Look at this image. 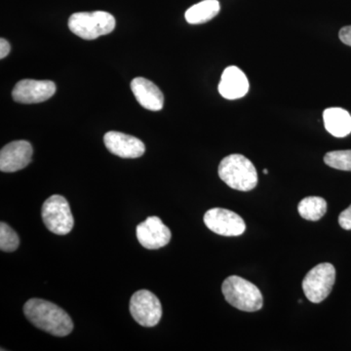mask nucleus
<instances>
[{
	"instance_id": "obj_9",
	"label": "nucleus",
	"mask_w": 351,
	"mask_h": 351,
	"mask_svg": "<svg viewBox=\"0 0 351 351\" xmlns=\"http://www.w3.org/2000/svg\"><path fill=\"white\" fill-rule=\"evenodd\" d=\"M56 85L50 80H23L12 91L14 101L21 104L43 103L52 98Z\"/></svg>"
},
{
	"instance_id": "obj_19",
	"label": "nucleus",
	"mask_w": 351,
	"mask_h": 351,
	"mask_svg": "<svg viewBox=\"0 0 351 351\" xmlns=\"http://www.w3.org/2000/svg\"><path fill=\"white\" fill-rule=\"evenodd\" d=\"M20 239L17 233L7 223H0V249L6 253L17 250Z\"/></svg>"
},
{
	"instance_id": "obj_21",
	"label": "nucleus",
	"mask_w": 351,
	"mask_h": 351,
	"mask_svg": "<svg viewBox=\"0 0 351 351\" xmlns=\"http://www.w3.org/2000/svg\"><path fill=\"white\" fill-rule=\"evenodd\" d=\"M339 38L341 43L351 47V25L343 27L339 32Z\"/></svg>"
},
{
	"instance_id": "obj_8",
	"label": "nucleus",
	"mask_w": 351,
	"mask_h": 351,
	"mask_svg": "<svg viewBox=\"0 0 351 351\" xmlns=\"http://www.w3.org/2000/svg\"><path fill=\"white\" fill-rule=\"evenodd\" d=\"M204 223L211 232L221 237H239L246 230L244 219L223 208H213L204 215Z\"/></svg>"
},
{
	"instance_id": "obj_4",
	"label": "nucleus",
	"mask_w": 351,
	"mask_h": 351,
	"mask_svg": "<svg viewBox=\"0 0 351 351\" xmlns=\"http://www.w3.org/2000/svg\"><path fill=\"white\" fill-rule=\"evenodd\" d=\"M69 27L75 36L93 40L110 34L115 29V19L105 11L75 13L69 17Z\"/></svg>"
},
{
	"instance_id": "obj_11",
	"label": "nucleus",
	"mask_w": 351,
	"mask_h": 351,
	"mask_svg": "<svg viewBox=\"0 0 351 351\" xmlns=\"http://www.w3.org/2000/svg\"><path fill=\"white\" fill-rule=\"evenodd\" d=\"M34 149L27 141H15L2 147L0 152V170L4 173L17 172L32 161Z\"/></svg>"
},
{
	"instance_id": "obj_2",
	"label": "nucleus",
	"mask_w": 351,
	"mask_h": 351,
	"mask_svg": "<svg viewBox=\"0 0 351 351\" xmlns=\"http://www.w3.org/2000/svg\"><path fill=\"white\" fill-rule=\"evenodd\" d=\"M221 181L230 188L249 191L258 184V173L254 164L241 154H230L221 161L218 170Z\"/></svg>"
},
{
	"instance_id": "obj_14",
	"label": "nucleus",
	"mask_w": 351,
	"mask_h": 351,
	"mask_svg": "<svg viewBox=\"0 0 351 351\" xmlns=\"http://www.w3.org/2000/svg\"><path fill=\"white\" fill-rule=\"evenodd\" d=\"M131 90L143 108L152 112H158L162 110L164 96L161 90L144 77L134 78L131 82Z\"/></svg>"
},
{
	"instance_id": "obj_12",
	"label": "nucleus",
	"mask_w": 351,
	"mask_h": 351,
	"mask_svg": "<svg viewBox=\"0 0 351 351\" xmlns=\"http://www.w3.org/2000/svg\"><path fill=\"white\" fill-rule=\"evenodd\" d=\"M104 143L108 152L121 158H138L145 152V145L140 138L121 132H108Z\"/></svg>"
},
{
	"instance_id": "obj_16",
	"label": "nucleus",
	"mask_w": 351,
	"mask_h": 351,
	"mask_svg": "<svg viewBox=\"0 0 351 351\" xmlns=\"http://www.w3.org/2000/svg\"><path fill=\"white\" fill-rule=\"evenodd\" d=\"M221 6L218 0H203L186 10V22L191 25L204 24L218 15Z\"/></svg>"
},
{
	"instance_id": "obj_18",
	"label": "nucleus",
	"mask_w": 351,
	"mask_h": 351,
	"mask_svg": "<svg viewBox=\"0 0 351 351\" xmlns=\"http://www.w3.org/2000/svg\"><path fill=\"white\" fill-rule=\"evenodd\" d=\"M324 162L334 169L351 172V149L328 152L324 156Z\"/></svg>"
},
{
	"instance_id": "obj_1",
	"label": "nucleus",
	"mask_w": 351,
	"mask_h": 351,
	"mask_svg": "<svg viewBox=\"0 0 351 351\" xmlns=\"http://www.w3.org/2000/svg\"><path fill=\"white\" fill-rule=\"evenodd\" d=\"M24 313L34 326L56 337H66L73 330V322L63 308L45 300L25 302Z\"/></svg>"
},
{
	"instance_id": "obj_23",
	"label": "nucleus",
	"mask_w": 351,
	"mask_h": 351,
	"mask_svg": "<svg viewBox=\"0 0 351 351\" xmlns=\"http://www.w3.org/2000/svg\"><path fill=\"white\" fill-rule=\"evenodd\" d=\"M267 172H269V171H267V169L263 170V173H265V174H267Z\"/></svg>"
},
{
	"instance_id": "obj_22",
	"label": "nucleus",
	"mask_w": 351,
	"mask_h": 351,
	"mask_svg": "<svg viewBox=\"0 0 351 351\" xmlns=\"http://www.w3.org/2000/svg\"><path fill=\"white\" fill-rule=\"evenodd\" d=\"M11 51L10 44L5 39H0V59H4L8 56Z\"/></svg>"
},
{
	"instance_id": "obj_5",
	"label": "nucleus",
	"mask_w": 351,
	"mask_h": 351,
	"mask_svg": "<svg viewBox=\"0 0 351 351\" xmlns=\"http://www.w3.org/2000/svg\"><path fill=\"white\" fill-rule=\"evenodd\" d=\"M41 216L44 225L55 234H68L75 226L68 200L62 195H52L46 199L43 205Z\"/></svg>"
},
{
	"instance_id": "obj_7",
	"label": "nucleus",
	"mask_w": 351,
	"mask_h": 351,
	"mask_svg": "<svg viewBox=\"0 0 351 351\" xmlns=\"http://www.w3.org/2000/svg\"><path fill=\"white\" fill-rule=\"evenodd\" d=\"M130 313L132 317L141 326L154 327L162 317V306L154 293L140 290L132 295Z\"/></svg>"
},
{
	"instance_id": "obj_10",
	"label": "nucleus",
	"mask_w": 351,
	"mask_h": 351,
	"mask_svg": "<svg viewBox=\"0 0 351 351\" xmlns=\"http://www.w3.org/2000/svg\"><path fill=\"white\" fill-rule=\"evenodd\" d=\"M140 244L149 250H157L169 243L171 232L158 217H149L136 228Z\"/></svg>"
},
{
	"instance_id": "obj_6",
	"label": "nucleus",
	"mask_w": 351,
	"mask_h": 351,
	"mask_svg": "<svg viewBox=\"0 0 351 351\" xmlns=\"http://www.w3.org/2000/svg\"><path fill=\"white\" fill-rule=\"evenodd\" d=\"M336 281V269L329 263L316 265L307 272L302 281V290L308 301L319 304L331 293Z\"/></svg>"
},
{
	"instance_id": "obj_20",
	"label": "nucleus",
	"mask_w": 351,
	"mask_h": 351,
	"mask_svg": "<svg viewBox=\"0 0 351 351\" xmlns=\"http://www.w3.org/2000/svg\"><path fill=\"white\" fill-rule=\"evenodd\" d=\"M339 223L343 230H351V205L339 214Z\"/></svg>"
},
{
	"instance_id": "obj_15",
	"label": "nucleus",
	"mask_w": 351,
	"mask_h": 351,
	"mask_svg": "<svg viewBox=\"0 0 351 351\" xmlns=\"http://www.w3.org/2000/svg\"><path fill=\"white\" fill-rule=\"evenodd\" d=\"M326 130L337 138H343L351 133V117L341 108H327L323 112Z\"/></svg>"
},
{
	"instance_id": "obj_3",
	"label": "nucleus",
	"mask_w": 351,
	"mask_h": 351,
	"mask_svg": "<svg viewBox=\"0 0 351 351\" xmlns=\"http://www.w3.org/2000/svg\"><path fill=\"white\" fill-rule=\"evenodd\" d=\"M221 291L226 302L239 311L254 313L263 306L260 289L242 277L228 276L221 285Z\"/></svg>"
},
{
	"instance_id": "obj_13",
	"label": "nucleus",
	"mask_w": 351,
	"mask_h": 351,
	"mask_svg": "<svg viewBox=\"0 0 351 351\" xmlns=\"http://www.w3.org/2000/svg\"><path fill=\"white\" fill-rule=\"evenodd\" d=\"M249 91V82L243 71L237 66L226 68L221 75L219 92L228 100L243 98Z\"/></svg>"
},
{
	"instance_id": "obj_17",
	"label": "nucleus",
	"mask_w": 351,
	"mask_h": 351,
	"mask_svg": "<svg viewBox=\"0 0 351 351\" xmlns=\"http://www.w3.org/2000/svg\"><path fill=\"white\" fill-rule=\"evenodd\" d=\"M298 211L302 218L306 221H319L327 211V202L324 198L309 196L304 198L298 206Z\"/></svg>"
}]
</instances>
